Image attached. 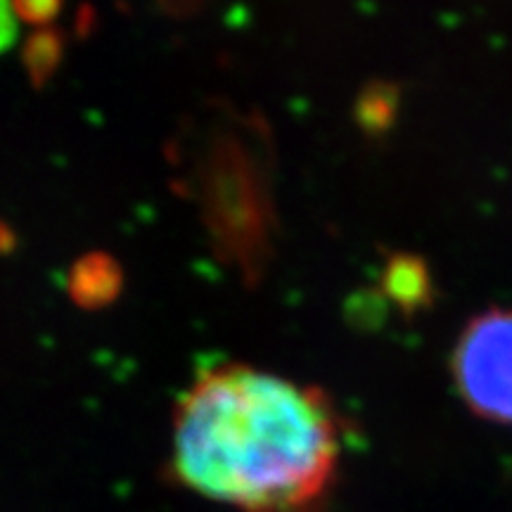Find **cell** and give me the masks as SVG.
I'll return each mask as SVG.
<instances>
[{
    "label": "cell",
    "instance_id": "cell-2",
    "mask_svg": "<svg viewBox=\"0 0 512 512\" xmlns=\"http://www.w3.org/2000/svg\"><path fill=\"white\" fill-rule=\"evenodd\" d=\"M453 368L472 411L512 422V311H489L472 320L458 342Z\"/></svg>",
    "mask_w": 512,
    "mask_h": 512
},
{
    "label": "cell",
    "instance_id": "cell-1",
    "mask_svg": "<svg viewBox=\"0 0 512 512\" xmlns=\"http://www.w3.org/2000/svg\"><path fill=\"white\" fill-rule=\"evenodd\" d=\"M339 456L342 420L323 389L245 363L197 377L174 413V477L238 512H316Z\"/></svg>",
    "mask_w": 512,
    "mask_h": 512
},
{
    "label": "cell",
    "instance_id": "cell-4",
    "mask_svg": "<svg viewBox=\"0 0 512 512\" xmlns=\"http://www.w3.org/2000/svg\"><path fill=\"white\" fill-rule=\"evenodd\" d=\"M72 285L81 302H102L112 297L119 280L114 278L112 261H105L102 256H88L76 266Z\"/></svg>",
    "mask_w": 512,
    "mask_h": 512
},
{
    "label": "cell",
    "instance_id": "cell-3",
    "mask_svg": "<svg viewBox=\"0 0 512 512\" xmlns=\"http://www.w3.org/2000/svg\"><path fill=\"white\" fill-rule=\"evenodd\" d=\"M382 287L394 304L406 313H415L432 302V280L427 266L408 254L389 259L382 275Z\"/></svg>",
    "mask_w": 512,
    "mask_h": 512
},
{
    "label": "cell",
    "instance_id": "cell-5",
    "mask_svg": "<svg viewBox=\"0 0 512 512\" xmlns=\"http://www.w3.org/2000/svg\"><path fill=\"white\" fill-rule=\"evenodd\" d=\"M15 34V19L10 17V12L5 5H0V48H5L12 41Z\"/></svg>",
    "mask_w": 512,
    "mask_h": 512
}]
</instances>
